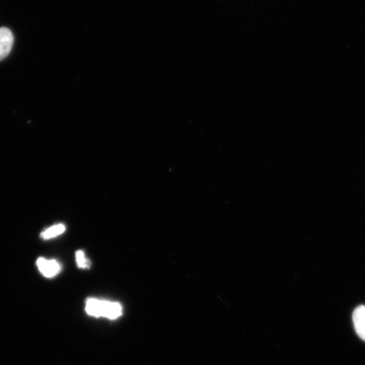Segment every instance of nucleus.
<instances>
[{
  "label": "nucleus",
  "mask_w": 365,
  "mask_h": 365,
  "mask_svg": "<svg viewBox=\"0 0 365 365\" xmlns=\"http://www.w3.org/2000/svg\"><path fill=\"white\" fill-rule=\"evenodd\" d=\"M86 312L91 317L115 319L122 316L123 309L118 303L89 299L86 301Z\"/></svg>",
  "instance_id": "f257e3e1"
},
{
  "label": "nucleus",
  "mask_w": 365,
  "mask_h": 365,
  "mask_svg": "<svg viewBox=\"0 0 365 365\" xmlns=\"http://www.w3.org/2000/svg\"><path fill=\"white\" fill-rule=\"evenodd\" d=\"M14 44V36L6 27L0 29V61L6 58L11 52Z\"/></svg>",
  "instance_id": "f03ea898"
},
{
  "label": "nucleus",
  "mask_w": 365,
  "mask_h": 365,
  "mask_svg": "<svg viewBox=\"0 0 365 365\" xmlns=\"http://www.w3.org/2000/svg\"><path fill=\"white\" fill-rule=\"evenodd\" d=\"M353 322L356 333L362 340L365 341V307H360L354 309Z\"/></svg>",
  "instance_id": "7ed1b4c3"
},
{
  "label": "nucleus",
  "mask_w": 365,
  "mask_h": 365,
  "mask_svg": "<svg viewBox=\"0 0 365 365\" xmlns=\"http://www.w3.org/2000/svg\"><path fill=\"white\" fill-rule=\"evenodd\" d=\"M36 264H38L39 271L46 277H53L61 272V266L56 261H47L43 258H39Z\"/></svg>",
  "instance_id": "20e7f679"
},
{
  "label": "nucleus",
  "mask_w": 365,
  "mask_h": 365,
  "mask_svg": "<svg viewBox=\"0 0 365 365\" xmlns=\"http://www.w3.org/2000/svg\"><path fill=\"white\" fill-rule=\"evenodd\" d=\"M66 230V227L63 225H58L48 228V230L44 231L42 234V237L45 240L53 238L59 235L63 234Z\"/></svg>",
  "instance_id": "39448f33"
},
{
  "label": "nucleus",
  "mask_w": 365,
  "mask_h": 365,
  "mask_svg": "<svg viewBox=\"0 0 365 365\" xmlns=\"http://www.w3.org/2000/svg\"><path fill=\"white\" fill-rule=\"evenodd\" d=\"M76 262L80 268H88L90 262L86 259L83 251L79 250L76 252Z\"/></svg>",
  "instance_id": "423d86ee"
}]
</instances>
